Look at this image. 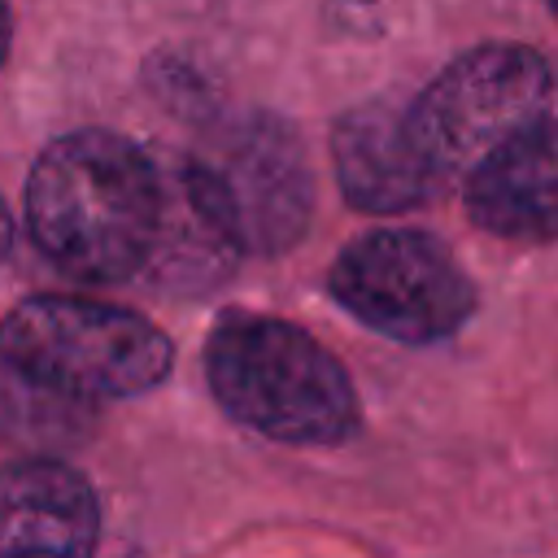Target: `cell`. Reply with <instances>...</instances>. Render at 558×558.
<instances>
[{
	"label": "cell",
	"mask_w": 558,
	"mask_h": 558,
	"mask_svg": "<svg viewBox=\"0 0 558 558\" xmlns=\"http://www.w3.org/2000/svg\"><path fill=\"white\" fill-rule=\"evenodd\" d=\"M170 179L118 131L57 135L26 174L35 248L70 279L126 283L153 266L166 231Z\"/></svg>",
	"instance_id": "obj_1"
},
{
	"label": "cell",
	"mask_w": 558,
	"mask_h": 558,
	"mask_svg": "<svg viewBox=\"0 0 558 558\" xmlns=\"http://www.w3.org/2000/svg\"><path fill=\"white\" fill-rule=\"evenodd\" d=\"M205 379L235 423L283 445H340L362 418L336 353L270 314H222L205 340Z\"/></svg>",
	"instance_id": "obj_2"
},
{
	"label": "cell",
	"mask_w": 558,
	"mask_h": 558,
	"mask_svg": "<svg viewBox=\"0 0 558 558\" xmlns=\"http://www.w3.org/2000/svg\"><path fill=\"white\" fill-rule=\"evenodd\" d=\"M0 357L35 388L96 410L100 401L153 392L174 366V344L126 305L48 292L0 323Z\"/></svg>",
	"instance_id": "obj_3"
},
{
	"label": "cell",
	"mask_w": 558,
	"mask_h": 558,
	"mask_svg": "<svg viewBox=\"0 0 558 558\" xmlns=\"http://www.w3.org/2000/svg\"><path fill=\"white\" fill-rule=\"evenodd\" d=\"M179 183L240 253H283L314 218L305 144L266 109L227 122L209 153L179 166Z\"/></svg>",
	"instance_id": "obj_4"
},
{
	"label": "cell",
	"mask_w": 558,
	"mask_h": 558,
	"mask_svg": "<svg viewBox=\"0 0 558 558\" xmlns=\"http://www.w3.org/2000/svg\"><path fill=\"white\" fill-rule=\"evenodd\" d=\"M554 74L527 44H475L458 52L414 100H405L410 135L440 179L471 174L493 148L549 118Z\"/></svg>",
	"instance_id": "obj_5"
},
{
	"label": "cell",
	"mask_w": 558,
	"mask_h": 558,
	"mask_svg": "<svg viewBox=\"0 0 558 558\" xmlns=\"http://www.w3.org/2000/svg\"><path fill=\"white\" fill-rule=\"evenodd\" d=\"M327 288L362 327L401 344H436L475 314V283L462 262L445 240L414 227L349 240L327 270Z\"/></svg>",
	"instance_id": "obj_6"
},
{
	"label": "cell",
	"mask_w": 558,
	"mask_h": 558,
	"mask_svg": "<svg viewBox=\"0 0 558 558\" xmlns=\"http://www.w3.org/2000/svg\"><path fill=\"white\" fill-rule=\"evenodd\" d=\"M331 166L344 201L362 214H410L445 192L410 135L405 100L344 109L331 122Z\"/></svg>",
	"instance_id": "obj_7"
},
{
	"label": "cell",
	"mask_w": 558,
	"mask_h": 558,
	"mask_svg": "<svg viewBox=\"0 0 558 558\" xmlns=\"http://www.w3.org/2000/svg\"><path fill=\"white\" fill-rule=\"evenodd\" d=\"M100 501L61 458L0 466V558H96Z\"/></svg>",
	"instance_id": "obj_8"
},
{
	"label": "cell",
	"mask_w": 558,
	"mask_h": 558,
	"mask_svg": "<svg viewBox=\"0 0 558 558\" xmlns=\"http://www.w3.org/2000/svg\"><path fill=\"white\" fill-rule=\"evenodd\" d=\"M480 231L514 244L558 240V118H541L493 148L462 187Z\"/></svg>",
	"instance_id": "obj_9"
},
{
	"label": "cell",
	"mask_w": 558,
	"mask_h": 558,
	"mask_svg": "<svg viewBox=\"0 0 558 558\" xmlns=\"http://www.w3.org/2000/svg\"><path fill=\"white\" fill-rule=\"evenodd\" d=\"M96 423V410L70 405L31 379H22L4 357H0V436L31 445V449H65L83 440Z\"/></svg>",
	"instance_id": "obj_10"
},
{
	"label": "cell",
	"mask_w": 558,
	"mask_h": 558,
	"mask_svg": "<svg viewBox=\"0 0 558 558\" xmlns=\"http://www.w3.org/2000/svg\"><path fill=\"white\" fill-rule=\"evenodd\" d=\"M9 244H13V214H9V205L0 201V262L9 257Z\"/></svg>",
	"instance_id": "obj_11"
},
{
	"label": "cell",
	"mask_w": 558,
	"mask_h": 558,
	"mask_svg": "<svg viewBox=\"0 0 558 558\" xmlns=\"http://www.w3.org/2000/svg\"><path fill=\"white\" fill-rule=\"evenodd\" d=\"M9 35H13V22H9V4L0 0V70H4V57H9Z\"/></svg>",
	"instance_id": "obj_12"
},
{
	"label": "cell",
	"mask_w": 558,
	"mask_h": 558,
	"mask_svg": "<svg viewBox=\"0 0 558 558\" xmlns=\"http://www.w3.org/2000/svg\"><path fill=\"white\" fill-rule=\"evenodd\" d=\"M549 9H554V17H558V0H549Z\"/></svg>",
	"instance_id": "obj_13"
}]
</instances>
